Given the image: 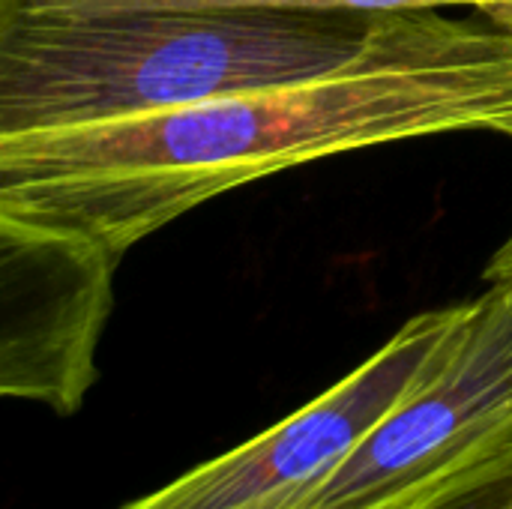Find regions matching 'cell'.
Returning a JSON list of instances; mask_svg holds the SVG:
<instances>
[{
	"label": "cell",
	"instance_id": "6",
	"mask_svg": "<svg viewBox=\"0 0 512 509\" xmlns=\"http://www.w3.org/2000/svg\"><path fill=\"white\" fill-rule=\"evenodd\" d=\"M15 9L48 12H126V9H300V12H414L471 9L512 30V0H0Z\"/></svg>",
	"mask_w": 512,
	"mask_h": 509
},
{
	"label": "cell",
	"instance_id": "2",
	"mask_svg": "<svg viewBox=\"0 0 512 509\" xmlns=\"http://www.w3.org/2000/svg\"><path fill=\"white\" fill-rule=\"evenodd\" d=\"M393 15L0 3V138L108 126L300 81L366 54Z\"/></svg>",
	"mask_w": 512,
	"mask_h": 509
},
{
	"label": "cell",
	"instance_id": "5",
	"mask_svg": "<svg viewBox=\"0 0 512 509\" xmlns=\"http://www.w3.org/2000/svg\"><path fill=\"white\" fill-rule=\"evenodd\" d=\"M120 261L60 231L0 216V393L57 417L81 411Z\"/></svg>",
	"mask_w": 512,
	"mask_h": 509
},
{
	"label": "cell",
	"instance_id": "4",
	"mask_svg": "<svg viewBox=\"0 0 512 509\" xmlns=\"http://www.w3.org/2000/svg\"><path fill=\"white\" fill-rule=\"evenodd\" d=\"M468 303L411 318L318 399L120 509H300L429 375Z\"/></svg>",
	"mask_w": 512,
	"mask_h": 509
},
{
	"label": "cell",
	"instance_id": "8",
	"mask_svg": "<svg viewBox=\"0 0 512 509\" xmlns=\"http://www.w3.org/2000/svg\"><path fill=\"white\" fill-rule=\"evenodd\" d=\"M486 282H495V279H512V234L510 240L492 255L489 267H486Z\"/></svg>",
	"mask_w": 512,
	"mask_h": 509
},
{
	"label": "cell",
	"instance_id": "1",
	"mask_svg": "<svg viewBox=\"0 0 512 509\" xmlns=\"http://www.w3.org/2000/svg\"><path fill=\"white\" fill-rule=\"evenodd\" d=\"M447 132L512 141V30L396 12L357 60L195 108L0 138V216L117 261L183 213L279 171Z\"/></svg>",
	"mask_w": 512,
	"mask_h": 509
},
{
	"label": "cell",
	"instance_id": "7",
	"mask_svg": "<svg viewBox=\"0 0 512 509\" xmlns=\"http://www.w3.org/2000/svg\"><path fill=\"white\" fill-rule=\"evenodd\" d=\"M396 509H512V441Z\"/></svg>",
	"mask_w": 512,
	"mask_h": 509
},
{
	"label": "cell",
	"instance_id": "3",
	"mask_svg": "<svg viewBox=\"0 0 512 509\" xmlns=\"http://www.w3.org/2000/svg\"><path fill=\"white\" fill-rule=\"evenodd\" d=\"M486 285L429 375L300 509H396L512 441V279Z\"/></svg>",
	"mask_w": 512,
	"mask_h": 509
}]
</instances>
